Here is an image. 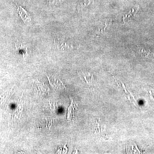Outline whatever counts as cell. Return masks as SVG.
<instances>
[{
	"mask_svg": "<svg viewBox=\"0 0 154 154\" xmlns=\"http://www.w3.org/2000/svg\"><path fill=\"white\" fill-rule=\"evenodd\" d=\"M54 45L55 49L59 51H68L73 48L71 42L65 36L58 34L54 36Z\"/></svg>",
	"mask_w": 154,
	"mask_h": 154,
	"instance_id": "6da1fadb",
	"label": "cell"
},
{
	"mask_svg": "<svg viewBox=\"0 0 154 154\" xmlns=\"http://www.w3.org/2000/svg\"><path fill=\"white\" fill-rule=\"evenodd\" d=\"M17 11L19 13L20 18L23 20L24 23L26 24H30L31 22V18L30 14H28L25 9L23 8L22 6L17 4Z\"/></svg>",
	"mask_w": 154,
	"mask_h": 154,
	"instance_id": "7a4b0ae2",
	"label": "cell"
},
{
	"mask_svg": "<svg viewBox=\"0 0 154 154\" xmlns=\"http://www.w3.org/2000/svg\"><path fill=\"white\" fill-rule=\"evenodd\" d=\"M16 48L17 52L23 57L28 55V48L27 45L17 41L16 43Z\"/></svg>",
	"mask_w": 154,
	"mask_h": 154,
	"instance_id": "3957f363",
	"label": "cell"
},
{
	"mask_svg": "<svg viewBox=\"0 0 154 154\" xmlns=\"http://www.w3.org/2000/svg\"><path fill=\"white\" fill-rule=\"evenodd\" d=\"M138 53L141 57H149L153 56L152 53L149 50L146 49L142 47H138L137 48Z\"/></svg>",
	"mask_w": 154,
	"mask_h": 154,
	"instance_id": "277c9868",
	"label": "cell"
},
{
	"mask_svg": "<svg viewBox=\"0 0 154 154\" xmlns=\"http://www.w3.org/2000/svg\"><path fill=\"white\" fill-rule=\"evenodd\" d=\"M136 11H134V9H133L132 11H130L129 13H128L125 16L123 17V21H124V23H126L129 20H131L134 18V14H135Z\"/></svg>",
	"mask_w": 154,
	"mask_h": 154,
	"instance_id": "5b68a950",
	"label": "cell"
},
{
	"mask_svg": "<svg viewBox=\"0 0 154 154\" xmlns=\"http://www.w3.org/2000/svg\"><path fill=\"white\" fill-rule=\"evenodd\" d=\"M94 0H82L80 3V8L82 10H85L89 6Z\"/></svg>",
	"mask_w": 154,
	"mask_h": 154,
	"instance_id": "8992f818",
	"label": "cell"
},
{
	"mask_svg": "<svg viewBox=\"0 0 154 154\" xmlns=\"http://www.w3.org/2000/svg\"><path fill=\"white\" fill-rule=\"evenodd\" d=\"M64 1L65 0H49V4L50 6L57 5Z\"/></svg>",
	"mask_w": 154,
	"mask_h": 154,
	"instance_id": "52a82bcc",
	"label": "cell"
},
{
	"mask_svg": "<svg viewBox=\"0 0 154 154\" xmlns=\"http://www.w3.org/2000/svg\"><path fill=\"white\" fill-rule=\"evenodd\" d=\"M112 19H111V18H110V19H107V20H106V22H105V27L103 30H105L106 28H110V26L112 25Z\"/></svg>",
	"mask_w": 154,
	"mask_h": 154,
	"instance_id": "ba28073f",
	"label": "cell"
}]
</instances>
